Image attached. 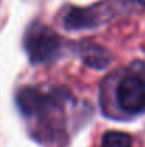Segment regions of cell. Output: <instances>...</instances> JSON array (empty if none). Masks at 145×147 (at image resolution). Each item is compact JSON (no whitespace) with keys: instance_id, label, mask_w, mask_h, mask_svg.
Instances as JSON below:
<instances>
[{"instance_id":"4","label":"cell","mask_w":145,"mask_h":147,"mask_svg":"<svg viewBox=\"0 0 145 147\" xmlns=\"http://www.w3.org/2000/svg\"><path fill=\"white\" fill-rule=\"evenodd\" d=\"M101 147H132V139L128 133L111 130L102 136Z\"/></svg>"},{"instance_id":"2","label":"cell","mask_w":145,"mask_h":147,"mask_svg":"<svg viewBox=\"0 0 145 147\" xmlns=\"http://www.w3.org/2000/svg\"><path fill=\"white\" fill-rule=\"evenodd\" d=\"M117 101L127 113H144L145 80L138 76H125L117 87Z\"/></svg>"},{"instance_id":"1","label":"cell","mask_w":145,"mask_h":147,"mask_svg":"<svg viewBox=\"0 0 145 147\" xmlns=\"http://www.w3.org/2000/svg\"><path fill=\"white\" fill-rule=\"evenodd\" d=\"M24 47L31 63H44L55 56L60 47V37L50 27L34 23L26 33Z\"/></svg>"},{"instance_id":"6","label":"cell","mask_w":145,"mask_h":147,"mask_svg":"<svg viewBox=\"0 0 145 147\" xmlns=\"http://www.w3.org/2000/svg\"><path fill=\"white\" fill-rule=\"evenodd\" d=\"M138 1H140V3L142 4V6H145V0H138Z\"/></svg>"},{"instance_id":"3","label":"cell","mask_w":145,"mask_h":147,"mask_svg":"<svg viewBox=\"0 0 145 147\" xmlns=\"http://www.w3.org/2000/svg\"><path fill=\"white\" fill-rule=\"evenodd\" d=\"M94 14L87 9H73L64 20L67 29H87L94 26Z\"/></svg>"},{"instance_id":"5","label":"cell","mask_w":145,"mask_h":147,"mask_svg":"<svg viewBox=\"0 0 145 147\" xmlns=\"http://www.w3.org/2000/svg\"><path fill=\"white\" fill-rule=\"evenodd\" d=\"M84 61L88 66H93V67H97V69H102V67L108 66L110 56L107 53H104V50L101 47L91 46L88 49V51L86 53V56H84Z\"/></svg>"}]
</instances>
